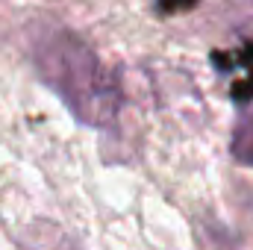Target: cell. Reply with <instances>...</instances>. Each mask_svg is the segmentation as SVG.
I'll return each mask as SVG.
<instances>
[{
    "label": "cell",
    "mask_w": 253,
    "mask_h": 250,
    "mask_svg": "<svg viewBox=\"0 0 253 250\" xmlns=\"http://www.w3.org/2000/svg\"><path fill=\"white\" fill-rule=\"evenodd\" d=\"M197 0H159V12H183V9H191Z\"/></svg>",
    "instance_id": "cell-3"
},
{
    "label": "cell",
    "mask_w": 253,
    "mask_h": 250,
    "mask_svg": "<svg viewBox=\"0 0 253 250\" xmlns=\"http://www.w3.org/2000/svg\"><path fill=\"white\" fill-rule=\"evenodd\" d=\"M33 62L77 121L97 129L115 126L124 100L121 85L83 39L62 27H47L33 42Z\"/></svg>",
    "instance_id": "cell-1"
},
{
    "label": "cell",
    "mask_w": 253,
    "mask_h": 250,
    "mask_svg": "<svg viewBox=\"0 0 253 250\" xmlns=\"http://www.w3.org/2000/svg\"><path fill=\"white\" fill-rule=\"evenodd\" d=\"M230 153L239 165L253 168V106H248L239 118V124L233 129V138H230Z\"/></svg>",
    "instance_id": "cell-2"
}]
</instances>
